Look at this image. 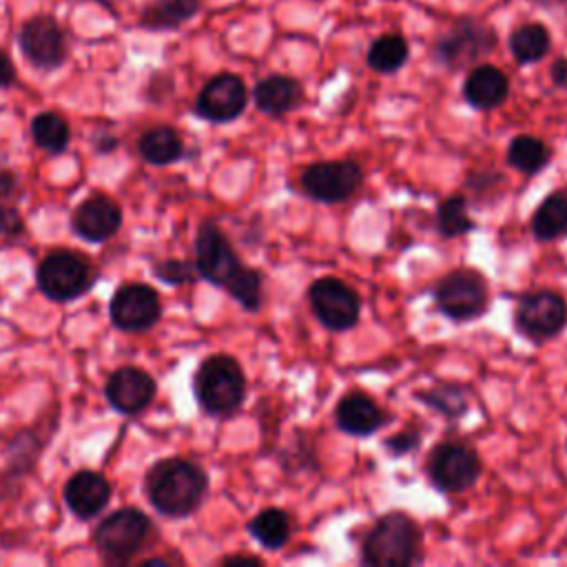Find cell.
Returning <instances> with one entry per match:
<instances>
[{
  "label": "cell",
  "mask_w": 567,
  "mask_h": 567,
  "mask_svg": "<svg viewBox=\"0 0 567 567\" xmlns=\"http://www.w3.org/2000/svg\"><path fill=\"white\" fill-rule=\"evenodd\" d=\"M195 268L213 286L224 288L241 308H261V275L239 259L230 241L213 221H202L195 237Z\"/></svg>",
  "instance_id": "obj_1"
},
{
  "label": "cell",
  "mask_w": 567,
  "mask_h": 567,
  "mask_svg": "<svg viewBox=\"0 0 567 567\" xmlns=\"http://www.w3.org/2000/svg\"><path fill=\"white\" fill-rule=\"evenodd\" d=\"M146 496L151 505L171 518L193 514L208 489L206 472L186 458H164L146 474Z\"/></svg>",
  "instance_id": "obj_2"
},
{
  "label": "cell",
  "mask_w": 567,
  "mask_h": 567,
  "mask_svg": "<svg viewBox=\"0 0 567 567\" xmlns=\"http://www.w3.org/2000/svg\"><path fill=\"white\" fill-rule=\"evenodd\" d=\"M361 560L370 567H410L423 560V532L405 512L383 514L361 540Z\"/></svg>",
  "instance_id": "obj_3"
},
{
  "label": "cell",
  "mask_w": 567,
  "mask_h": 567,
  "mask_svg": "<svg viewBox=\"0 0 567 567\" xmlns=\"http://www.w3.org/2000/svg\"><path fill=\"white\" fill-rule=\"evenodd\" d=\"M193 390L206 414L230 416L246 399V377L239 361L230 354H210L199 363Z\"/></svg>",
  "instance_id": "obj_4"
},
{
  "label": "cell",
  "mask_w": 567,
  "mask_h": 567,
  "mask_svg": "<svg viewBox=\"0 0 567 567\" xmlns=\"http://www.w3.org/2000/svg\"><path fill=\"white\" fill-rule=\"evenodd\" d=\"M436 308L452 321H474L489 306V286L485 277L472 268H456L441 277L434 286Z\"/></svg>",
  "instance_id": "obj_5"
},
{
  "label": "cell",
  "mask_w": 567,
  "mask_h": 567,
  "mask_svg": "<svg viewBox=\"0 0 567 567\" xmlns=\"http://www.w3.org/2000/svg\"><path fill=\"white\" fill-rule=\"evenodd\" d=\"M483 463L478 452L461 441L439 443L425 461L430 483L445 494H461L470 489L481 476Z\"/></svg>",
  "instance_id": "obj_6"
},
{
  "label": "cell",
  "mask_w": 567,
  "mask_h": 567,
  "mask_svg": "<svg viewBox=\"0 0 567 567\" xmlns=\"http://www.w3.org/2000/svg\"><path fill=\"white\" fill-rule=\"evenodd\" d=\"M148 534V516L137 507H122L97 525L93 543L106 563H126L142 549Z\"/></svg>",
  "instance_id": "obj_7"
},
{
  "label": "cell",
  "mask_w": 567,
  "mask_h": 567,
  "mask_svg": "<svg viewBox=\"0 0 567 567\" xmlns=\"http://www.w3.org/2000/svg\"><path fill=\"white\" fill-rule=\"evenodd\" d=\"M308 303L319 323L332 332H346L359 323V292L339 277H319L308 288Z\"/></svg>",
  "instance_id": "obj_8"
},
{
  "label": "cell",
  "mask_w": 567,
  "mask_h": 567,
  "mask_svg": "<svg viewBox=\"0 0 567 567\" xmlns=\"http://www.w3.org/2000/svg\"><path fill=\"white\" fill-rule=\"evenodd\" d=\"M567 323V303L554 290H534L520 297L514 310L516 330L534 341L543 343L560 334Z\"/></svg>",
  "instance_id": "obj_9"
},
{
  "label": "cell",
  "mask_w": 567,
  "mask_h": 567,
  "mask_svg": "<svg viewBox=\"0 0 567 567\" xmlns=\"http://www.w3.org/2000/svg\"><path fill=\"white\" fill-rule=\"evenodd\" d=\"M363 184V171L354 159L315 162L301 173L303 193L323 204L350 199Z\"/></svg>",
  "instance_id": "obj_10"
},
{
  "label": "cell",
  "mask_w": 567,
  "mask_h": 567,
  "mask_svg": "<svg viewBox=\"0 0 567 567\" xmlns=\"http://www.w3.org/2000/svg\"><path fill=\"white\" fill-rule=\"evenodd\" d=\"M93 284L91 266L84 257L55 250L38 266V286L53 301H71L84 295Z\"/></svg>",
  "instance_id": "obj_11"
},
{
  "label": "cell",
  "mask_w": 567,
  "mask_h": 567,
  "mask_svg": "<svg viewBox=\"0 0 567 567\" xmlns=\"http://www.w3.org/2000/svg\"><path fill=\"white\" fill-rule=\"evenodd\" d=\"M494 44L496 33L492 27L476 20H461L434 44V58L450 69H461L489 53Z\"/></svg>",
  "instance_id": "obj_12"
},
{
  "label": "cell",
  "mask_w": 567,
  "mask_h": 567,
  "mask_svg": "<svg viewBox=\"0 0 567 567\" xmlns=\"http://www.w3.org/2000/svg\"><path fill=\"white\" fill-rule=\"evenodd\" d=\"M248 102L246 84L235 73H217L210 78L195 100V113L208 122L224 124L237 120Z\"/></svg>",
  "instance_id": "obj_13"
},
{
  "label": "cell",
  "mask_w": 567,
  "mask_h": 567,
  "mask_svg": "<svg viewBox=\"0 0 567 567\" xmlns=\"http://www.w3.org/2000/svg\"><path fill=\"white\" fill-rule=\"evenodd\" d=\"M111 319L120 330L142 332L159 321V295L146 284H126L117 288L109 306Z\"/></svg>",
  "instance_id": "obj_14"
},
{
  "label": "cell",
  "mask_w": 567,
  "mask_h": 567,
  "mask_svg": "<svg viewBox=\"0 0 567 567\" xmlns=\"http://www.w3.org/2000/svg\"><path fill=\"white\" fill-rule=\"evenodd\" d=\"M24 58L38 69H55L66 58V40L60 24L49 16L29 18L18 33Z\"/></svg>",
  "instance_id": "obj_15"
},
{
  "label": "cell",
  "mask_w": 567,
  "mask_h": 567,
  "mask_svg": "<svg viewBox=\"0 0 567 567\" xmlns=\"http://www.w3.org/2000/svg\"><path fill=\"white\" fill-rule=\"evenodd\" d=\"M106 399L109 403L122 414H137L142 412L155 396V381L148 372L124 365L115 370L106 381Z\"/></svg>",
  "instance_id": "obj_16"
},
{
  "label": "cell",
  "mask_w": 567,
  "mask_h": 567,
  "mask_svg": "<svg viewBox=\"0 0 567 567\" xmlns=\"http://www.w3.org/2000/svg\"><path fill=\"white\" fill-rule=\"evenodd\" d=\"M122 213L117 204L106 195H93L84 199L71 219L73 230L86 241H104L117 233Z\"/></svg>",
  "instance_id": "obj_17"
},
{
  "label": "cell",
  "mask_w": 567,
  "mask_h": 567,
  "mask_svg": "<svg viewBox=\"0 0 567 567\" xmlns=\"http://www.w3.org/2000/svg\"><path fill=\"white\" fill-rule=\"evenodd\" d=\"M109 498H111L109 481L93 470L75 472L64 485V501L69 509L82 520L100 514L106 507Z\"/></svg>",
  "instance_id": "obj_18"
},
{
  "label": "cell",
  "mask_w": 567,
  "mask_h": 567,
  "mask_svg": "<svg viewBox=\"0 0 567 567\" xmlns=\"http://www.w3.org/2000/svg\"><path fill=\"white\" fill-rule=\"evenodd\" d=\"M334 421L346 434L368 436L385 423V412L368 394L352 390L337 401Z\"/></svg>",
  "instance_id": "obj_19"
},
{
  "label": "cell",
  "mask_w": 567,
  "mask_h": 567,
  "mask_svg": "<svg viewBox=\"0 0 567 567\" xmlns=\"http://www.w3.org/2000/svg\"><path fill=\"white\" fill-rule=\"evenodd\" d=\"M509 95L507 75L494 64L474 66L463 82V97L476 111H492Z\"/></svg>",
  "instance_id": "obj_20"
},
{
  "label": "cell",
  "mask_w": 567,
  "mask_h": 567,
  "mask_svg": "<svg viewBox=\"0 0 567 567\" xmlns=\"http://www.w3.org/2000/svg\"><path fill=\"white\" fill-rule=\"evenodd\" d=\"M252 100L261 113L270 117H279L299 106V102L303 100V89L295 78L275 73V75H266L255 84Z\"/></svg>",
  "instance_id": "obj_21"
},
{
  "label": "cell",
  "mask_w": 567,
  "mask_h": 567,
  "mask_svg": "<svg viewBox=\"0 0 567 567\" xmlns=\"http://www.w3.org/2000/svg\"><path fill=\"white\" fill-rule=\"evenodd\" d=\"M532 233L540 241L558 239L567 233V188L551 190L532 215Z\"/></svg>",
  "instance_id": "obj_22"
},
{
  "label": "cell",
  "mask_w": 567,
  "mask_h": 567,
  "mask_svg": "<svg viewBox=\"0 0 567 567\" xmlns=\"http://www.w3.org/2000/svg\"><path fill=\"white\" fill-rule=\"evenodd\" d=\"M250 536L266 549H281L292 534L290 516L281 507H266L248 523Z\"/></svg>",
  "instance_id": "obj_23"
},
{
  "label": "cell",
  "mask_w": 567,
  "mask_h": 567,
  "mask_svg": "<svg viewBox=\"0 0 567 567\" xmlns=\"http://www.w3.org/2000/svg\"><path fill=\"white\" fill-rule=\"evenodd\" d=\"M202 7V0H153L144 7L140 24L146 29H177L190 20Z\"/></svg>",
  "instance_id": "obj_24"
},
{
  "label": "cell",
  "mask_w": 567,
  "mask_h": 567,
  "mask_svg": "<svg viewBox=\"0 0 567 567\" xmlns=\"http://www.w3.org/2000/svg\"><path fill=\"white\" fill-rule=\"evenodd\" d=\"M551 38L545 24L527 22L509 33V51L518 64H532L547 55Z\"/></svg>",
  "instance_id": "obj_25"
},
{
  "label": "cell",
  "mask_w": 567,
  "mask_h": 567,
  "mask_svg": "<svg viewBox=\"0 0 567 567\" xmlns=\"http://www.w3.org/2000/svg\"><path fill=\"white\" fill-rule=\"evenodd\" d=\"M549 146L536 137V135H516L512 137L505 159L512 168H516L523 175H536L538 171H543L549 162Z\"/></svg>",
  "instance_id": "obj_26"
},
{
  "label": "cell",
  "mask_w": 567,
  "mask_h": 567,
  "mask_svg": "<svg viewBox=\"0 0 567 567\" xmlns=\"http://www.w3.org/2000/svg\"><path fill=\"white\" fill-rule=\"evenodd\" d=\"M137 148L142 153V157L151 164H173L182 157L184 153V144L182 137L175 128L171 126H155L151 131H146L140 142Z\"/></svg>",
  "instance_id": "obj_27"
},
{
  "label": "cell",
  "mask_w": 567,
  "mask_h": 567,
  "mask_svg": "<svg viewBox=\"0 0 567 567\" xmlns=\"http://www.w3.org/2000/svg\"><path fill=\"white\" fill-rule=\"evenodd\" d=\"M410 55L408 40L401 33L379 35L368 49V66L377 73L399 71Z\"/></svg>",
  "instance_id": "obj_28"
},
{
  "label": "cell",
  "mask_w": 567,
  "mask_h": 567,
  "mask_svg": "<svg viewBox=\"0 0 567 567\" xmlns=\"http://www.w3.org/2000/svg\"><path fill=\"white\" fill-rule=\"evenodd\" d=\"M436 228L443 237H461L476 228L474 219L467 213V199L463 195H452L439 204Z\"/></svg>",
  "instance_id": "obj_29"
},
{
  "label": "cell",
  "mask_w": 567,
  "mask_h": 567,
  "mask_svg": "<svg viewBox=\"0 0 567 567\" xmlns=\"http://www.w3.org/2000/svg\"><path fill=\"white\" fill-rule=\"evenodd\" d=\"M69 135H71L69 133V124L58 113L47 111V113L35 115L33 122H31V137H33V142L40 148L49 151V153L64 151L66 144H69Z\"/></svg>",
  "instance_id": "obj_30"
},
{
  "label": "cell",
  "mask_w": 567,
  "mask_h": 567,
  "mask_svg": "<svg viewBox=\"0 0 567 567\" xmlns=\"http://www.w3.org/2000/svg\"><path fill=\"white\" fill-rule=\"evenodd\" d=\"M419 399L425 405H430L432 410H436L450 419H456V416L465 414V410H467V396L458 385H436V388L421 392Z\"/></svg>",
  "instance_id": "obj_31"
},
{
  "label": "cell",
  "mask_w": 567,
  "mask_h": 567,
  "mask_svg": "<svg viewBox=\"0 0 567 567\" xmlns=\"http://www.w3.org/2000/svg\"><path fill=\"white\" fill-rule=\"evenodd\" d=\"M195 264H188V261H162L157 264L155 268V275L171 284V286H177V284H186V281H193L195 279Z\"/></svg>",
  "instance_id": "obj_32"
},
{
  "label": "cell",
  "mask_w": 567,
  "mask_h": 567,
  "mask_svg": "<svg viewBox=\"0 0 567 567\" xmlns=\"http://www.w3.org/2000/svg\"><path fill=\"white\" fill-rule=\"evenodd\" d=\"M419 441H421V434L416 430H401L392 436H388L383 441V447L392 454V456H403L408 452H412L414 447H419Z\"/></svg>",
  "instance_id": "obj_33"
},
{
  "label": "cell",
  "mask_w": 567,
  "mask_h": 567,
  "mask_svg": "<svg viewBox=\"0 0 567 567\" xmlns=\"http://www.w3.org/2000/svg\"><path fill=\"white\" fill-rule=\"evenodd\" d=\"M20 228H22L20 213L13 206H2L0 204V233L13 235V233H20Z\"/></svg>",
  "instance_id": "obj_34"
},
{
  "label": "cell",
  "mask_w": 567,
  "mask_h": 567,
  "mask_svg": "<svg viewBox=\"0 0 567 567\" xmlns=\"http://www.w3.org/2000/svg\"><path fill=\"white\" fill-rule=\"evenodd\" d=\"M16 82V69L11 64V60L7 58V53L0 51V89L11 86Z\"/></svg>",
  "instance_id": "obj_35"
},
{
  "label": "cell",
  "mask_w": 567,
  "mask_h": 567,
  "mask_svg": "<svg viewBox=\"0 0 567 567\" xmlns=\"http://www.w3.org/2000/svg\"><path fill=\"white\" fill-rule=\"evenodd\" d=\"M551 82L558 89H567V58H558L551 64Z\"/></svg>",
  "instance_id": "obj_36"
},
{
  "label": "cell",
  "mask_w": 567,
  "mask_h": 567,
  "mask_svg": "<svg viewBox=\"0 0 567 567\" xmlns=\"http://www.w3.org/2000/svg\"><path fill=\"white\" fill-rule=\"evenodd\" d=\"M221 565H226V567H244V565L246 567H259L264 563L257 556H228V558L221 560Z\"/></svg>",
  "instance_id": "obj_37"
},
{
  "label": "cell",
  "mask_w": 567,
  "mask_h": 567,
  "mask_svg": "<svg viewBox=\"0 0 567 567\" xmlns=\"http://www.w3.org/2000/svg\"><path fill=\"white\" fill-rule=\"evenodd\" d=\"M13 190H16V177L7 171H0V199L11 197Z\"/></svg>",
  "instance_id": "obj_38"
}]
</instances>
